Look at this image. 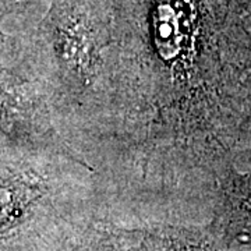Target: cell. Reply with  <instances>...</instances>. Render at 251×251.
I'll list each match as a JSON object with an SVG mask.
<instances>
[{"instance_id":"obj_1","label":"cell","mask_w":251,"mask_h":251,"mask_svg":"<svg viewBox=\"0 0 251 251\" xmlns=\"http://www.w3.org/2000/svg\"><path fill=\"white\" fill-rule=\"evenodd\" d=\"M110 36L112 0H52L39 27L28 60L66 144L94 108Z\"/></svg>"},{"instance_id":"obj_2","label":"cell","mask_w":251,"mask_h":251,"mask_svg":"<svg viewBox=\"0 0 251 251\" xmlns=\"http://www.w3.org/2000/svg\"><path fill=\"white\" fill-rule=\"evenodd\" d=\"M125 251H218L205 236L173 224L115 226Z\"/></svg>"},{"instance_id":"obj_3","label":"cell","mask_w":251,"mask_h":251,"mask_svg":"<svg viewBox=\"0 0 251 251\" xmlns=\"http://www.w3.org/2000/svg\"><path fill=\"white\" fill-rule=\"evenodd\" d=\"M50 251H125L113 225L91 219L75 226Z\"/></svg>"}]
</instances>
